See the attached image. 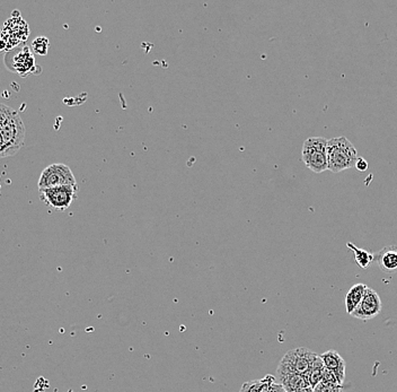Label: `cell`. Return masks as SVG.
<instances>
[{"label":"cell","instance_id":"e0dca14e","mask_svg":"<svg viewBox=\"0 0 397 392\" xmlns=\"http://www.w3.org/2000/svg\"><path fill=\"white\" fill-rule=\"evenodd\" d=\"M315 389L321 392H343L342 386H333V384H328V383L325 382L319 383Z\"/></svg>","mask_w":397,"mask_h":392},{"label":"cell","instance_id":"30bf717a","mask_svg":"<svg viewBox=\"0 0 397 392\" xmlns=\"http://www.w3.org/2000/svg\"><path fill=\"white\" fill-rule=\"evenodd\" d=\"M240 392H286L273 375H265L263 379L252 380L244 383Z\"/></svg>","mask_w":397,"mask_h":392},{"label":"cell","instance_id":"d6986e66","mask_svg":"<svg viewBox=\"0 0 397 392\" xmlns=\"http://www.w3.org/2000/svg\"><path fill=\"white\" fill-rule=\"evenodd\" d=\"M0 157H5V146H3L1 133H0Z\"/></svg>","mask_w":397,"mask_h":392},{"label":"cell","instance_id":"4fadbf2b","mask_svg":"<svg viewBox=\"0 0 397 392\" xmlns=\"http://www.w3.org/2000/svg\"><path fill=\"white\" fill-rule=\"evenodd\" d=\"M367 286L365 284H356L350 288L345 296V309L349 314H352L356 310V307L359 305L363 300V294L366 292Z\"/></svg>","mask_w":397,"mask_h":392},{"label":"cell","instance_id":"7c38bea8","mask_svg":"<svg viewBox=\"0 0 397 392\" xmlns=\"http://www.w3.org/2000/svg\"><path fill=\"white\" fill-rule=\"evenodd\" d=\"M279 383L284 386V391L293 392L297 390L304 389V388H308V379L306 375L296 373L280 374L277 375Z\"/></svg>","mask_w":397,"mask_h":392},{"label":"cell","instance_id":"9c48e42d","mask_svg":"<svg viewBox=\"0 0 397 392\" xmlns=\"http://www.w3.org/2000/svg\"><path fill=\"white\" fill-rule=\"evenodd\" d=\"M374 261L377 263L379 268L385 274H396L397 272V246H388L379 252L374 254Z\"/></svg>","mask_w":397,"mask_h":392},{"label":"cell","instance_id":"ac0fdd59","mask_svg":"<svg viewBox=\"0 0 397 392\" xmlns=\"http://www.w3.org/2000/svg\"><path fill=\"white\" fill-rule=\"evenodd\" d=\"M356 168L360 172L367 171V168H368V163H367L366 160L363 157L358 158V161H356Z\"/></svg>","mask_w":397,"mask_h":392},{"label":"cell","instance_id":"ffe728a7","mask_svg":"<svg viewBox=\"0 0 397 392\" xmlns=\"http://www.w3.org/2000/svg\"><path fill=\"white\" fill-rule=\"evenodd\" d=\"M6 45H7V43H6V42H5V40H3V39L1 38V36H0V52H1V51L5 50V49H6Z\"/></svg>","mask_w":397,"mask_h":392},{"label":"cell","instance_id":"7402d4cb","mask_svg":"<svg viewBox=\"0 0 397 392\" xmlns=\"http://www.w3.org/2000/svg\"><path fill=\"white\" fill-rule=\"evenodd\" d=\"M314 392H321V391H319V390L317 389H314Z\"/></svg>","mask_w":397,"mask_h":392},{"label":"cell","instance_id":"277c9868","mask_svg":"<svg viewBox=\"0 0 397 392\" xmlns=\"http://www.w3.org/2000/svg\"><path fill=\"white\" fill-rule=\"evenodd\" d=\"M328 142L324 137H312L304 142L302 158L306 166L315 173L328 170Z\"/></svg>","mask_w":397,"mask_h":392},{"label":"cell","instance_id":"8fae6325","mask_svg":"<svg viewBox=\"0 0 397 392\" xmlns=\"http://www.w3.org/2000/svg\"><path fill=\"white\" fill-rule=\"evenodd\" d=\"M325 369L332 371L339 380L341 386L345 380V362L337 351H328L321 355Z\"/></svg>","mask_w":397,"mask_h":392},{"label":"cell","instance_id":"52a82bcc","mask_svg":"<svg viewBox=\"0 0 397 392\" xmlns=\"http://www.w3.org/2000/svg\"><path fill=\"white\" fill-rule=\"evenodd\" d=\"M381 311H382V300L379 298V295L376 293L375 290L367 287L363 300L350 316L356 319L368 321L378 316Z\"/></svg>","mask_w":397,"mask_h":392},{"label":"cell","instance_id":"ba28073f","mask_svg":"<svg viewBox=\"0 0 397 392\" xmlns=\"http://www.w3.org/2000/svg\"><path fill=\"white\" fill-rule=\"evenodd\" d=\"M10 63L12 65H10L8 68L21 76H26L27 74H31L32 69L35 67L34 57L27 47H24L17 51L12 58Z\"/></svg>","mask_w":397,"mask_h":392},{"label":"cell","instance_id":"2e32d148","mask_svg":"<svg viewBox=\"0 0 397 392\" xmlns=\"http://www.w3.org/2000/svg\"><path fill=\"white\" fill-rule=\"evenodd\" d=\"M50 47V42L45 36H38L32 42V51L38 56H45Z\"/></svg>","mask_w":397,"mask_h":392},{"label":"cell","instance_id":"9a60e30c","mask_svg":"<svg viewBox=\"0 0 397 392\" xmlns=\"http://www.w3.org/2000/svg\"><path fill=\"white\" fill-rule=\"evenodd\" d=\"M347 247L354 253V259H356V263H358L360 268L367 269L372 265V261H374V254L372 252L359 249L351 242H348Z\"/></svg>","mask_w":397,"mask_h":392},{"label":"cell","instance_id":"7a4b0ae2","mask_svg":"<svg viewBox=\"0 0 397 392\" xmlns=\"http://www.w3.org/2000/svg\"><path fill=\"white\" fill-rule=\"evenodd\" d=\"M328 170L334 173L356 166L358 153L352 142L345 137H337L328 142Z\"/></svg>","mask_w":397,"mask_h":392},{"label":"cell","instance_id":"6da1fadb","mask_svg":"<svg viewBox=\"0 0 397 392\" xmlns=\"http://www.w3.org/2000/svg\"><path fill=\"white\" fill-rule=\"evenodd\" d=\"M0 133L5 146V157L15 155L24 144L25 126L17 111L3 105H0Z\"/></svg>","mask_w":397,"mask_h":392},{"label":"cell","instance_id":"44dd1931","mask_svg":"<svg viewBox=\"0 0 397 392\" xmlns=\"http://www.w3.org/2000/svg\"><path fill=\"white\" fill-rule=\"evenodd\" d=\"M293 392H314L312 386H308V388H304V389L297 390V391Z\"/></svg>","mask_w":397,"mask_h":392},{"label":"cell","instance_id":"5bb4252c","mask_svg":"<svg viewBox=\"0 0 397 392\" xmlns=\"http://www.w3.org/2000/svg\"><path fill=\"white\" fill-rule=\"evenodd\" d=\"M323 370H324V364L321 361V355H317L315 361L313 363L310 370L308 373L306 374V377L308 379L309 384L313 389H315L316 386H319L321 382V377H323Z\"/></svg>","mask_w":397,"mask_h":392},{"label":"cell","instance_id":"8992f818","mask_svg":"<svg viewBox=\"0 0 397 392\" xmlns=\"http://www.w3.org/2000/svg\"><path fill=\"white\" fill-rule=\"evenodd\" d=\"M78 186H61L40 190L41 198L50 208L63 212L76 199Z\"/></svg>","mask_w":397,"mask_h":392},{"label":"cell","instance_id":"3957f363","mask_svg":"<svg viewBox=\"0 0 397 392\" xmlns=\"http://www.w3.org/2000/svg\"><path fill=\"white\" fill-rule=\"evenodd\" d=\"M317 355L308 348H296L287 351L277 369V375L296 373L306 375L308 373Z\"/></svg>","mask_w":397,"mask_h":392},{"label":"cell","instance_id":"5b68a950","mask_svg":"<svg viewBox=\"0 0 397 392\" xmlns=\"http://www.w3.org/2000/svg\"><path fill=\"white\" fill-rule=\"evenodd\" d=\"M61 186H77L76 177L69 166L63 163H54L47 166L38 179V189L61 187Z\"/></svg>","mask_w":397,"mask_h":392}]
</instances>
